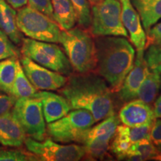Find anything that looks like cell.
<instances>
[{
  "label": "cell",
  "mask_w": 161,
  "mask_h": 161,
  "mask_svg": "<svg viewBox=\"0 0 161 161\" xmlns=\"http://www.w3.org/2000/svg\"><path fill=\"white\" fill-rule=\"evenodd\" d=\"M58 92L66 98L72 110H87L96 122L115 114L114 92L106 80L94 71L71 74Z\"/></svg>",
  "instance_id": "obj_1"
},
{
  "label": "cell",
  "mask_w": 161,
  "mask_h": 161,
  "mask_svg": "<svg viewBox=\"0 0 161 161\" xmlns=\"http://www.w3.org/2000/svg\"><path fill=\"white\" fill-rule=\"evenodd\" d=\"M96 67L95 71L102 76L114 92L122 86L135 60V49L132 44L119 36H102L95 39Z\"/></svg>",
  "instance_id": "obj_2"
},
{
  "label": "cell",
  "mask_w": 161,
  "mask_h": 161,
  "mask_svg": "<svg viewBox=\"0 0 161 161\" xmlns=\"http://www.w3.org/2000/svg\"><path fill=\"white\" fill-rule=\"evenodd\" d=\"M59 43L63 46L74 72L86 73L95 71L96 43L90 32L82 27L61 30Z\"/></svg>",
  "instance_id": "obj_3"
},
{
  "label": "cell",
  "mask_w": 161,
  "mask_h": 161,
  "mask_svg": "<svg viewBox=\"0 0 161 161\" xmlns=\"http://www.w3.org/2000/svg\"><path fill=\"white\" fill-rule=\"evenodd\" d=\"M96 122L93 116L87 110H70L62 118L48 123L46 132L50 138L60 143L81 144L86 131Z\"/></svg>",
  "instance_id": "obj_4"
},
{
  "label": "cell",
  "mask_w": 161,
  "mask_h": 161,
  "mask_svg": "<svg viewBox=\"0 0 161 161\" xmlns=\"http://www.w3.org/2000/svg\"><path fill=\"white\" fill-rule=\"evenodd\" d=\"M21 52L40 66L64 75L69 76L74 72L64 49L55 43L23 38Z\"/></svg>",
  "instance_id": "obj_5"
},
{
  "label": "cell",
  "mask_w": 161,
  "mask_h": 161,
  "mask_svg": "<svg viewBox=\"0 0 161 161\" xmlns=\"http://www.w3.org/2000/svg\"><path fill=\"white\" fill-rule=\"evenodd\" d=\"M17 25L19 31L31 39L59 43L61 29L58 23L29 5L17 12Z\"/></svg>",
  "instance_id": "obj_6"
},
{
  "label": "cell",
  "mask_w": 161,
  "mask_h": 161,
  "mask_svg": "<svg viewBox=\"0 0 161 161\" xmlns=\"http://www.w3.org/2000/svg\"><path fill=\"white\" fill-rule=\"evenodd\" d=\"M90 30L95 37L102 36L128 37L122 21L120 0H102L92 5Z\"/></svg>",
  "instance_id": "obj_7"
},
{
  "label": "cell",
  "mask_w": 161,
  "mask_h": 161,
  "mask_svg": "<svg viewBox=\"0 0 161 161\" xmlns=\"http://www.w3.org/2000/svg\"><path fill=\"white\" fill-rule=\"evenodd\" d=\"M119 123L115 113L86 130L81 142L85 148L84 158L89 160H111L110 142Z\"/></svg>",
  "instance_id": "obj_8"
},
{
  "label": "cell",
  "mask_w": 161,
  "mask_h": 161,
  "mask_svg": "<svg viewBox=\"0 0 161 161\" xmlns=\"http://www.w3.org/2000/svg\"><path fill=\"white\" fill-rule=\"evenodd\" d=\"M11 110L26 136L37 141L45 140L47 132L40 99L35 97L17 98Z\"/></svg>",
  "instance_id": "obj_9"
},
{
  "label": "cell",
  "mask_w": 161,
  "mask_h": 161,
  "mask_svg": "<svg viewBox=\"0 0 161 161\" xmlns=\"http://www.w3.org/2000/svg\"><path fill=\"white\" fill-rule=\"evenodd\" d=\"M25 146L28 151L43 161H77L81 160L85 154V148L82 145L69 143L60 144L50 137L37 141L26 137Z\"/></svg>",
  "instance_id": "obj_10"
},
{
  "label": "cell",
  "mask_w": 161,
  "mask_h": 161,
  "mask_svg": "<svg viewBox=\"0 0 161 161\" xmlns=\"http://www.w3.org/2000/svg\"><path fill=\"white\" fill-rule=\"evenodd\" d=\"M20 63L27 78L37 90H58L67 81L65 75L40 66L25 56L23 55Z\"/></svg>",
  "instance_id": "obj_11"
},
{
  "label": "cell",
  "mask_w": 161,
  "mask_h": 161,
  "mask_svg": "<svg viewBox=\"0 0 161 161\" xmlns=\"http://www.w3.org/2000/svg\"><path fill=\"white\" fill-rule=\"evenodd\" d=\"M143 55L144 51L137 52L133 68L125 78L119 90L116 92L119 99L124 103L137 98L141 84L150 71Z\"/></svg>",
  "instance_id": "obj_12"
},
{
  "label": "cell",
  "mask_w": 161,
  "mask_h": 161,
  "mask_svg": "<svg viewBox=\"0 0 161 161\" xmlns=\"http://www.w3.org/2000/svg\"><path fill=\"white\" fill-rule=\"evenodd\" d=\"M122 5V21L128 32L130 42L136 52L144 51L146 43V33L142 27L140 15L132 5L130 0H120Z\"/></svg>",
  "instance_id": "obj_13"
},
{
  "label": "cell",
  "mask_w": 161,
  "mask_h": 161,
  "mask_svg": "<svg viewBox=\"0 0 161 161\" xmlns=\"http://www.w3.org/2000/svg\"><path fill=\"white\" fill-rule=\"evenodd\" d=\"M118 117L122 124L129 127L152 125L156 119L152 107L139 98L126 102L119 110Z\"/></svg>",
  "instance_id": "obj_14"
},
{
  "label": "cell",
  "mask_w": 161,
  "mask_h": 161,
  "mask_svg": "<svg viewBox=\"0 0 161 161\" xmlns=\"http://www.w3.org/2000/svg\"><path fill=\"white\" fill-rule=\"evenodd\" d=\"M33 97L41 102L44 118L47 124L59 119L72 110L68 101L60 93L42 90L37 91Z\"/></svg>",
  "instance_id": "obj_15"
},
{
  "label": "cell",
  "mask_w": 161,
  "mask_h": 161,
  "mask_svg": "<svg viewBox=\"0 0 161 161\" xmlns=\"http://www.w3.org/2000/svg\"><path fill=\"white\" fill-rule=\"evenodd\" d=\"M26 137L25 133L12 112L0 116V143L5 146L20 147L25 143Z\"/></svg>",
  "instance_id": "obj_16"
},
{
  "label": "cell",
  "mask_w": 161,
  "mask_h": 161,
  "mask_svg": "<svg viewBox=\"0 0 161 161\" xmlns=\"http://www.w3.org/2000/svg\"><path fill=\"white\" fill-rule=\"evenodd\" d=\"M147 33L161 19V0H130Z\"/></svg>",
  "instance_id": "obj_17"
},
{
  "label": "cell",
  "mask_w": 161,
  "mask_h": 161,
  "mask_svg": "<svg viewBox=\"0 0 161 161\" xmlns=\"http://www.w3.org/2000/svg\"><path fill=\"white\" fill-rule=\"evenodd\" d=\"M0 29L14 43H22V34L17 25V12L6 0H0Z\"/></svg>",
  "instance_id": "obj_18"
},
{
  "label": "cell",
  "mask_w": 161,
  "mask_h": 161,
  "mask_svg": "<svg viewBox=\"0 0 161 161\" xmlns=\"http://www.w3.org/2000/svg\"><path fill=\"white\" fill-rule=\"evenodd\" d=\"M53 19L61 30H69L75 26L77 16L70 0H51Z\"/></svg>",
  "instance_id": "obj_19"
},
{
  "label": "cell",
  "mask_w": 161,
  "mask_h": 161,
  "mask_svg": "<svg viewBox=\"0 0 161 161\" xmlns=\"http://www.w3.org/2000/svg\"><path fill=\"white\" fill-rule=\"evenodd\" d=\"M161 90L160 74L149 71L141 84L137 98L145 103L152 104L158 97Z\"/></svg>",
  "instance_id": "obj_20"
},
{
  "label": "cell",
  "mask_w": 161,
  "mask_h": 161,
  "mask_svg": "<svg viewBox=\"0 0 161 161\" xmlns=\"http://www.w3.org/2000/svg\"><path fill=\"white\" fill-rule=\"evenodd\" d=\"M112 140L110 146V153H112L117 160H124L126 154L133 144L129 135V126L124 124L119 125Z\"/></svg>",
  "instance_id": "obj_21"
},
{
  "label": "cell",
  "mask_w": 161,
  "mask_h": 161,
  "mask_svg": "<svg viewBox=\"0 0 161 161\" xmlns=\"http://www.w3.org/2000/svg\"><path fill=\"white\" fill-rule=\"evenodd\" d=\"M37 90L32 85L29 78L24 72L20 60L18 59L17 62V72L14 82L11 96L15 98L33 97Z\"/></svg>",
  "instance_id": "obj_22"
},
{
  "label": "cell",
  "mask_w": 161,
  "mask_h": 161,
  "mask_svg": "<svg viewBox=\"0 0 161 161\" xmlns=\"http://www.w3.org/2000/svg\"><path fill=\"white\" fill-rule=\"evenodd\" d=\"M17 60V57H11L0 61V90L9 95L14 82Z\"/></svg>",
  "instance_id": "obj_23"
},
{
  "label": "cell",
  "mask_w": 161,
  "mask_h": 161,
  "mask_svg": "<svg viewBox=\"0 0 161 161\" xmlns=\"http://www.w3.org/2000/svg\"><path fill=\"white\" fill-rule=\"evenodd\" d=\"M159 153L160 150L154 146L151 139H143L132 144L126 154L125 158L129 154H138L142 157L143 160H156Z\"/></svg>",
  "instance_id": "obj_24"
},
{
  "label": "cell",
  "mask_w": 161,
  "mask_h": 161,
  "mask_svg": "<svg viewBox=\"0 0 161 161\" xmlns=\"http://www.w3.org/2000/svg\"><path fill=\"white\" fill-rule=\"evenodd\" d=\"M77 16V22L80 27L90 28L91 23V9L88 0H70Z\"/></svg>",
  "instance_id": "obj_25"
},
{
  "label": "cell",
  "mask_w": 161,
  "mask_h": 161,
  "mask_svg": "<svg viewBox=\"0 0 161 161\" xmlns=\"http://www.w3.org/2000/svg\"><path fill=\"white\" fill-rule=\"evenodd\" d=\"M144 51V59L150 71L161 74V43L151 45Z\"/></svg>",
  "instance_id": "obj_26"
},
{
  "label": "cell",
  "mask_w": 161,
  "mask_h": 161,
  "mask_svg": "<svg viewBox=\"0 0 161 161\" xmlns=\"http://www.w3.org/2000/svg\"><path fill=\"white\" fill-rule=\"evenodd\" d=\"M38 158L31 152L20 149H1L0 161H35Z\"/></svg>",
  "instance_id": "obj_27"
},
{
  "label": "cell",
  "mask_w": 161,
  "mask_h": 161,
  "mask_svg": "<svg viewBox=\"0 0 161 161\" xmlns=\"http://www.w3.org/2000/svg\"><path fill=\"white\" fill-rule=\"evenodd\" d=\"M19 52L8 36L0 29V61L6 58L18 57Z\"/></svg>",
  "instance_id": "obj_28"
},
{
  "label": "cell",
  "mask_w": 161,
  "mask_h": 161,
  "mask_svg": "<svg viewBox=\"0 0 161 161\" xmlns=\"http://www.w3.org/2000/svg\"><path fill=\"white\" fill-rule=\"evenodd\" d=\"M152 125L138 127H129V135L133 143L143 139H150Z\"/></svg>",
  "instance_id": "obj_29"
},
{
  "label": "cell",
  "mask_w": 161,
  "mask_h": 161,
  "mask_svg": "<svg viewBox=\"0 0 161 161\" xmlns=\"http://www.w3.org/2000/svg\"><path fill=\"white\" fill-rule=\"evenodd\" d=\"M29 6L41 12L53 19V9L51 0H28Z\"/></svg>",
  "instance_id": "obj_30"
},
{
  "label": "cell",
  "mask_w": 161,
  "mask_h": 161,
  "mask_svg": "<svg viewBox=\"0 0 161 161\" xmlns=\"http://www.w3.org/2000/svg\"><path fill=\"white\" fill-rule=\"evenodd\" d=\"M161 43V23L153 25L146 33V48L153 44Z\"/></svg>",
  "instance_id": "obj_31"
},
{
  "label": "cell",
  "mask_w": 161,
  "mask_h": 161,
  "mask_svg": "<svg viewBox=\"0 0 161 161\" xmlns=\"http://www.w3.org/2000/svg\"><path fill=\"white\" fill-rule=\"evenodd\" d=\"M17 98L0 90V116L11 111Z\"/></svg>",
  "instance_id": "obj_32"
},
{
  "label": "cell",
  "mask_w": 161,
  "mask_h": 161,
  "mask_svg": "<svg viewBox=\"0 0 161 161\" xmlns=\"http://www.w3.org/2000/svg\"><path fill=\"white\" fill-rule=\"evenodd\" d=\"M150 139L159 150H161V119L156 118L153 122Z\"/></svg>",
  "instance_id": "obj_33"
},
{
  "label": "cell",
  "mask_w": 161,
  "mask_h": 161,
  "mask_svg": "<svg viewBox=\"0 0 161 161\" xmlns=\"http://www.w3.org/2000/svg\"><path fill=\"white\" fill-rule=\"evenodd\" d=\"M152 108L155 118L161 119V94L154 102Z\"/></svg>",
  "instance_id": "obj_34"
},
{
  "label": "cell",
  "mask_w": 161,
  "mask_h": 161,
  "mask_svg": "<svg viewBox=\"0 0 161 161\" xmlns=\"http://www.w3.org/2000/svg\"><path fill=\"white\" fill-rule=\"evenodd\" d=\"M8 3L14 9H19L28 4V0H6Z\"/></svg>",
  "instance_id": "obj_35"
},
{
  "label": "cell",
  "mask_w": 161,
  "mask_h": 161,
  "mask_svg": "<svg viewBox=\"0 0 161 161\" xmlns=\"http://www.w3.org/2000/svg\"><path fill=\"white\" fill-rule=\"evenodd\" d=\"M88 1H89L90 3H91L92 5H94V4L99 3V2L102 1V0H88Z\"/></svg>",
  "instance_id": "obj_36"
},
{
  "label": "cell",
  "mask_w": 161,
  "mask_h": 161,
  "mask_svg": "<svg viewBox=\"0 0 161 161\" xmlns=\"http://www.w3.org/2000/svg\"><path fill=\"white\" fill-rule=\"evenodd\" d=\"M156 160H160L161 161V150H160V153H159L158 156L157 157Z\"/></svg>",
  "instance_id": "obj_37"
}]
</instances>
